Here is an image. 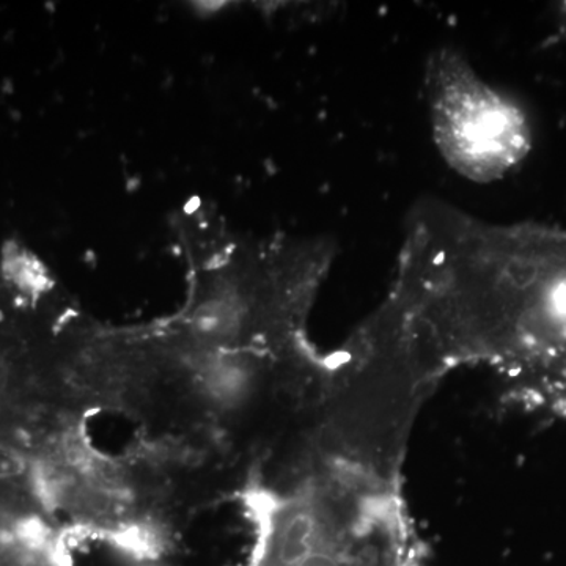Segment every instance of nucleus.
Returning a JSON list of instances; mask_svg holds the SVG:
<instances>
[{
  "label": "nucleus",
  "instance_id": "nucleus-1",
  "mask_svg": "<svg viewBox=\"0 0 566 566\" xmlns=\"http://www.w3.org/2000/svg\"><path fill=\"white\" fill-rule=\"evenodd\" d=\"M436 144L457 172L490 181L515 166L527 147L526 125L457 52L442 51L428 71Z\"/></svg>",
  "mask_w": 566,
  "mask_h": 566
},
{
  "label": "nucleus",
  "instance_id": "nucleus-2",
  "mask_svg": "<svg viewBox=\"0 0 566 566\" xmlns=\"http://www.w3.org/2000/svg\"><path fill=\"white\" fill-rule=\"evenodd\" d=\"M7 386H9V368L6 363L0 359V395L6 392Z\"/></svg>",
  "mask_w": 566,
  "mask_h": 566
}]
</instances>
